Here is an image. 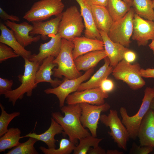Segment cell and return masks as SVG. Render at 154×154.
<instances>
[{
    "label": "cell",
    "instance_id": "52a82bcc",
    "mask_svg": "<svg viewBox=\"0 0 154 154\" xmlns=\"http://www.w3.org/2000/svg\"><path fill=\"white\" fill-rule=\"evenodd\" d=\"M141 69L138 63L131 64L123 59L114 67L112 74L116 80L125 83L131 89L137 90L145 84L141 75Z\"/></svg>",
    "mask_w": 154,
    "mask_h": 154
},
{
    "label": "cell",
    "instance_id": "8fae6325",
    "mask_svg": "<svg viewBox=\"0 0 154 154\" xmlns=\"http://www.w3.org/2000/svg\"><path fill=\"white\" fill-rule=\"evenodd\" d=\"M81 109L80 120L83 126L88 128L91 135L96 137L97 130L101 114L108 111L110 108L107 103L96 105L86 103L80 104Z\"/></svg>",
    "mask_w": 154,
    "mask_h": 154
},
{
    "label": "cell",
    "instance_id": "f35d334b",
    "mask_svg": "<svg viewBox=\"0 0 154 154\" xmlns=\"http://www.w3.org/2000/svg\"><path fill=\"white\" fill-rule=\"evenodd\" d=\"M137 55L136 53L129 49L124 53L123 59L126 61L131 63L136 60Z\"/></svg>",
    "mask_w": 154,
    "mask_h": 154
},
{
    "label": "cell",
    "instance_id": "44dd1931",
    "mask_svg": "<svg viewBox=\"0 0 154 154\" xmlns=\"http://www.w3.org/2000/svg\"><path fill=\"white\" fill-rule=\"evenodd\" d=\"M62 14L54 18L47 21H35L32 22L33 28L30 32V35L32 36L39 34L43 40H46L47 36L58 33L60 22L61 19Z\"/></svg>",
    "mask_w": 154,
    "mask_h": 154
},
{
    "label": "cell",
    "instance_id": "484cf974",
    "mask_svg": "<svg viewBox=\"0 0 154 154\" xmlns=\"http://www.w3.org/2000/svg\"><path fill=\"white\" fill-rule=\"evenodd\" d=\"M94 20L97 28L107 34L114 22L106 7L90 5Z\"/></svg>",
    "mask_w": 154,
    "mask_h": 154
},
{
    "label": "cell",
    "instance_id": "8992f818",
    "mask_svg": "<svg viewBox=\"0 0 154 154\" xmlns=\"http://www.w3.org/2000/svg\"><path fill=\"white\" fill-rule=\"evenodd\" d=\"M64 7L62 0H40L33 4L23 18L31 22L42 21L61 14Z\"/></svg>",
    "mask_w": 154,
    "mask_h": 154
},
{
    "label": "cell",
    "instance_id": "cb8c5ba5",
    "mask_svg": "<svg viewBox=\"0 0 154 154\" xmlns=\"http://www.w3.org/2000/svg\"><path fill=\"white\" fill-rule=\"evenodd\" d=\"M104 64L87 81L82 83L77 91L86 89L99 87L102 82L112 73L114 67L110 65V62L108 57L104 59Z\"/></svg>",
    "mask_w": 154,
    "mask_h": 154
},
{
    "label": "cell",
    "instance_id": "8d00e7d4",
    "mask_svg": "<svg viewBox=\"0 0 154 154\" xmlns=\"http://www.w3.org/2000/svg\"><path fill=\"white\" fill-rule=\"evenodd\" d=\"M114 84L113 81L106 78L102 82L99 87L104 92L108 93L114 90Z\"/></svg>",
    "mask_w": 154,
    "mask_h": 154
},
{
    "label": "cell",
    "instance_id": "5b68a950",
    "mask_svg": "<svg viewBox=\"0 0 154 154\" xmlns=\"http://www.w3.org/2000/svg\"><path fill=\"white\" fill-rule=\"evenodd\" d=\"M154 97L153 88L147 87L144 90V96L140 108L135 115L129 116L125 108L121 107L120 108L121 122L128 131L129 138L135 140L137 137L141 123L144 116L150 109L151 102Z\"/></svg>",
    "mask_w": 154,
    "mask_h": 154
},
{
    "label": "cell",
    "instance_id": "60d3db41",
    "mask_svg": "<svg viewBox=\"0 0 154 154\" xmlns=\"http://www.w3.org/2000/svg\"><path fill=\"white\" fill-rule=\"evenodd\" d=\"M88 153L89 154H106V151L98 145L93 148L91 147Z\"/></svg>",
    "mask_w": 154,
    "mask_h": 154
},
{
    "label": "cell",
    "instance_id": "2e32d148",
    "mask_svg": "<svg viewBox=\"0 0 154 154\" xmlns=\"http://www.w3.org/2000/svg\"><path fill=\"white\" fill-rule=\"evenodd\" d=\"M5 24L13 31L17 40L24 47L33 42L38 41L41 38L40 35L34 36L30 35L33 26L27 22L24 21L18 24L15 22L7 20Z\"/></svg>",
    "mask_w": 154,
    "mask_h": 154
},
{
    "label": "cell",
    "instance_id": "d4e9b609",
    "mask_svg": "<svg viewBox=\"0 0 154 154\" xmlns=\"http://www.w3.org/2000/svg\"><path fill=\"white\" fill-rule=\"evenodd\" d=\"M107 57L104 50L94 51L79 56L74 62L79 71H86L94 68L100 61Z\"/></svg>",
    "mask_w": 154,
    "mask_h": 154
},
{
    "label": "cell",
    "instance_id": "b9f144b4",
    "mask_svg": "<svg viewBox=\"0 0 154 154\" xmlns=\"http://www.w3.org/2000/svg\"><path fill=\"white\" fill-rule=\"evenodd\" d=\"M108 0H87L90 5H100L106 7Z\"/></svg>",
    "mask_w": 154,
    "mask_h": 154
},
{
    "label": "cell",
    "instance_id": "277c9868",
    "mask_svg": "<svg viewBox=\"0 0 154 154\" xmlns=\"http://www.w3.org/2000/svg\"><path fill=\"white\" fill-rule=\"evenodd\" d=\"M82 18L75 5L62 12L58 31L62 38L72 41L74 38L80 37L84 28Z\"/></svg>",
    "mask_w": 154,
    "mask_h": 154
},
{
    "label": "cell",
    "instance_id": "d6a6232c",
    "mask_svg": "<svg viewBox=\"0 0 154 154\" xmlns=\"http://www.w3.org/2000/svg\"><path fill=\"white\" fill-rule=\"evenodd\" d=\"M1 114L0 116V137L2 136L8 130V126L11 121L15 117L19 116V112H16L11 114L8 113L5 110V108L0 103Z\"/></svg>",
    "mask_w": 154,
    "mask_h": 154
},
{
    "label": "cell",
    "instance_id": "836d02e7",
    "mask_svg": "<svg viewBox=\"0 0 154 154\" xmlns=\"http://www.w3.org/2000/svg\"><path fill=\"white\" fill-rule=\"evenodd\" d=\"M19 56L10 47L0 42V63L11 58H17Z\"/></svg>",
    "mask_w": 154,
    "mask_h": 154
},
{
    "label": "cell",
    "instance_id": "ba28073f",
    "mask_svg": "<svg viewBox=\"0 0 154 154\" xmlns=\"http://www.w3.org/2000/svg\"><path fill=\"white\" fill-rule=\"evenodd\" d=\"M135 12L133 8L122 18L113 23L108 35L113 42L127 48L129 47L133 31V20Z\"/></svg>",
    "mask_w": 154,
    "mask_h": 154
},
{
    "label": "cell",
    "instance_id": "c3c4849f",
    "mask_svg": "<svg viewBox=\"0 0 154 154\" xmlns=\"http://www.w3.org/2000/svg\"><path fill=\"white\" fill-rule=\"evenodd\" d=\"M153 89H154V86H153Z\"/></svg>",
    "mask_w": 154,
    "mask_h": 154
},
{
    "label": "cell",
    "instance_id": "603a6c76",
    "mask_svg": "<svg viewBox=\"0 0 154 154\" xmlns=\"http://www.w3.org/2000/svg\"><path fill=\"white\" fill-rule=\"evenodd\" d=\"M63 129L62 127L52 117L51 118V124L50 127L44 133L40 134H37L35 133H30L25 136V137H32L38 141L45 143L49 148H56L55 143L56 140L55 136L61 133H63Z\"/></svg>",
    "mask_w": 154,
    "mask_h": 154
},
{
    "label": "cell",
    "instance_id": "f1b7e54d",
    "mask_svg": "<svg viewBox=\"0 0 154 154\" xmlns=\"http://www.w3.org/2000/svg\"><path fill=\"white\" fill-rule=\"evenodd\" d=\"M135 13L145 19L154 21V11L151 0H133Z\"/></svg>",
    "mask_w": 154,
    "mask_h": 154
},
{
    "label": "cell",
    "instance_id": "d6986e66",
    "mask_svg": "<svg viewBox=\"0 0 154 154\" xmlns=\"http://www.w3.org/2000/svg\"><path fill=\"white\" fill-rule=\"evenodd\" d=\"M99 31L104 43V50L110 62V65L114 67L123 59L124 53L129 48L112 41L106 33Z\"/></svg>",
    "mask_w": 154,
    "mask_h": 154
},
{
    "label": "cell",
    "instance_id": "7c38bea8",
    "mask_svg": "<svg viewBox=\"0 0 154 154\" xmlns=\"http://www.w3.org/2000/svg\"><path fill=\"white\" fill-rule=\"evenodd\" d=\"M108 97V93L98 87L74 92L67 97L66 103L67 104L86 103L100 105L105 103V99Z\"/></svg>",
    "mask_w": 154,
    "mask_h": 154
},
{
    "label": "cell",
    "instance_id": "7dc6e473",
    "mask_svg": "<svg viewBox=\"0 0 154 154\" xmlns=\"http://www.w3.org/2000/svg\"><path fill=\"white\" fill-rule=\"evenodd\" d=\"M152 3H153V7L154 11V0H152Z\"/></svg>",
    "mask_w": 154,
    "mask_h": 154
},
{
    "label": "cell",
    "instance_id": "ffe728a7",
    "mask_svg": "<svg viewBox=\"0 0 154 154\" xmlns=\"http://www.w3.org/2000/svg\"><path fill=\"white\" fill-rule=\"evenodd\" d=\"M55 58L51 56L43 60L36 74L35 83L36 84L42 82H47L49 83L53 88H55L62 82L63 80H60L57 79L53 80L51 78V76L53 75L54 73L52 70L57 66L53 62Z\"/></svg>",
    "mask_w": 154,
    "mask_h": 154
},
{
    "label": "cell",
    "instance_id": "30bf717a",
    "mask_svg": "<svg viewBox=\"0 0 154 154\" xmlns=\"http://www.w3.org/2000/svg\"><path fill=\"white\" fill-rule=\"evenodd\" d=\"M94 71V68H91L86 70L84 74L74 79H70L64 77L62 82L58 86L46 89L44 92L47 94L55 95L59 100V106L61 108L64 106L67 97L71 93L77 91L80 85L91 77Z\"/></svg>",
    "mask_w": 154,
    "mask_h": 154
},
{
    "label": "cell",
    "instance_id": "f6af8a7d",
    "mask_svg": "<svg viewBox=\"0 0 154 154\" xmlns=\"http://www.w3.org/2000/svg\"><path fill=\"white\" fill-rule=\"evenodd\" d=\"M130 7L132 6L133 0H123Z\"/></svg>",
    "mask_w": 154,
    "mask_h": 154
},
{
    "label": "cell",
    "instance_id": "ee69618b",
    "mask_svg": "<svg viewBox=\"0 0 154 154\" xmlns=\"http://www.w3.org/2000/svg\"><path fill=\"white\" fill-rule=\"evenodd\" d=\"M149 46L151 49L154 54V40H152L151 43L149 45Z\"/></svg>",
    "mask_w": 154,
    "mask_h": 154
},
{
    "label": "cell",
    "instance_id": "bcb514c9",
    "mask_svg": "<svg viewBox=\"0 0 154 154\" xmlns=\"http://www.w3.org/2000/svg\"><path fill=\"white\" fill-rule=\"evenodd\" d=\"M150 108L154 110V97L151 102L150 106Z\"/></svg>",
    "mask_w": 154,
    "mask_h": 154
},
{
    "label": "cell",
    "instance_id": "7bdbcfd3",
    "mask_svg": "<svg viewBox=\"0 0 154 154\" xmlns=\"http://www.w3.org/2000/svg\"><path fill=\"white\" fill-rule=\"evenodd\" d=\"M123 152L119 151L117 150H108L106 151V154H123Z\"/></svg>",
    "mask_w": 154,
    "mask_h": 154
},
{
    "label": "cell",
    "instance_id": "ab89813d",
    "mask_svg": "<svg viewBox=\"0 0 154 154\" xmlns=\"http://www.w3.org/2000/svg\"><path fill=\"white\" fill-rule=\"evenodd\" d=\"M141 74L142 77L154 78V68H148L144 69L141 68Z\"/></svg>",
    "mask_w": 154,
    "mask_h": 154
},
{
    "label": "cell",
    "instance_id": "9c48e42d",
    "mask_svg": "<svg viewBox=\"0 0 154 154\" xmlns=\"http://www.w3.org/2000/svg\"><path fill=\"white\" fill-rule=\"evenodd\" d=\"M100 120L106 126L109 127L110 131L108 132V133L118 147L126 151L129 135L126 127L118 117L117 112L110 110L108 115H101Z\"/></svg>",
    "mask_w": 154,
    "mask_h": 154
},
{
    "label": "cell",
    "instance_id": "7402d4cb",
    "mask_svg": "<svg viewBox=\"0 0 154 154\" xmlns=\"http://www.w3.org/2000/svg\"><path fill=\"white\" fill-rule=\"evenodd\" d=\"M0 42L11 47L19 56L24 59H29L32 55L31 52L26 49L20 44L15 37L13 31L2 23H0Z\"/></svg>",
    "mask_w": 154,
    "mask_h": 154
},
{
    "label": "cell",
    "instance_id": "9a60e30c",
    "mask_svg": "<svg viewBox=\"0 0 154 154\" xmlns=\"http://www.w3.org/2000/svg\"><path fill=\"white\" fill-rule=\"evenodd\" d=\"M140 145L154 148V110L149 109L143 117L137 134Z\"/></svg>",
    "mask_w": 154,
    "mask_h": 154
},
{
    "label": "cell",
    "instance_id": "3957f363",
    "mask_svg": "<svg viewBox=\"0 0 154 154\" xmlns=\"http://www.w3.org/2000/svg\"><path fill=\"white\" fill-rule=\"evenodd\" d=\"M74 45L72 42L62 38L61 46L58 56L54 59L53 62L56 64L57 68L53 69V76L61 78L62 76L72 79L82 75L77 69L73 58L72 52Z\"/></svg>",
    "mask_w": 154,
    "mask_h": 154
},
{
    "label": "cell",
    "instance_id": "ac0fdd59",
    "mask_svg": "<svg viewBox=\"0 0 154 154\" xmlns=\"http://www.w3.org/2000/svg\"><path fill=\"white\" fill-rule=\"evenodd\" d=\"M72 41L74 45L72 54L74 60L79 56L88 52L104 50L102 40L80 36L74 38Z\"/></svg>",
    "mask_w": 154,
    "mask_h": 154
},
{
    "label": "cell",
    "instance_id": "e575fe53",
    "mask_svg": "<svg viewBox=\"0 0 154 154\" xmlns=\"http://www.w3.org/2000/svg\"><path fill=\"white\" fill-rule=\"evenodd\" d=\"M153 148L150 147L139 146L134 143H133L129 153L130 154H148L153 151Z\"/></svg>",
    "mask_w": 154,
    "mask_h": 154
},
{
    "label": "cell",
    "instance_id": "4316f807",
    "mask_svg": "<svg viewBox=\"0 0 154 154\" xmlns=\"http://www.w3.org/2000/svg\"><path fill=\"white\" fill-rule=\"evenodd\" d=\"M21 131L18 128L11 127L0 137V152H4L19 145V140L23 138L21 136Z\"/></svg>",
    "mask_w": 154,
    "mask_h": 154
},
{
    "label": "cell",
    "instance_id": "5bb4252c",
    "mask_svg": "<svg viewBox=\"0 0 154 154\" xmlns=\"http://www.w3.org/2000/svg\"><path fill=\"white\" fill-rule=\"evenodd\" d=\"M48 37L51 38L50 40L47 42L41 43L38 53L32 54L29 60L40 64L46 58L51 56L56 58L58 56L61 47L62 38L58 33L51 35Z\"/></svg>",
    "mask_w": 154,
    "mask_h": 154
},
{
    "label": "cell",
    "instance_id": "e0dca14e",
    "mask_svg": "<svg viewBox=\"0 0 154 154\" xmlns=\"http://www.w3.org/2000/svg\"><path fill=\"white\" fill-rule=\"evenodd\" d=\"M79 5L80 13L84 19L85 37L94 39L102 40L99 31L95 24L90 4L87 0H75Z\"/></svg>",
    "mask_w": 154,
    "mask_h": 154
},
{
    "label": "cell",
    "instance_id": "4dcf8cb0",
    "mask_svg": "<svg viewBox=\"0 0 154 154\" xmlns=\"http://www.w3.org/2000/svg\"><path fill=\"white\" fill-rule=\"evenodd\" d=\"M102 140L91 135L82 137L79 140V143L76 146L73 151L74 154H86L91 147L99 145V143Z\"/></svg>",
    "mask_w": 154,
    "mask_h": 154
},
{
    "label": "cell",
    "instance_id": "6da1fadb",
    "mask_svg": "<svg viewBox=\"0 0 154 154\" xmlns=\"http://www.w3.org/2000/svg\"><path fill=\"white\" fill-rule=\"evenodd\" d=\"M60 109L64 116L59 112H55L52 113V117L62 127L63 134L67 135L70 141L76 144L81 138L91 135L81 123L80 104H68Z\"/></svg>",
    "mask_w": 154,
    "mask_h": 154
},
{
    "label": "cell",
    "instance_id": "74e56055",
    "mask_svg": "<svg viewBox=\"0 0 154 154\" xmlns=\"http://www.w3.org/2000/svg\"><path fill=\"white\" fill-rule=\"evenodd\" d=\"M0 17L3 20H9L14 22L20 21V19L18 17L7 14L1 7H0Z\"/></svg>",
    "mask_w": 154,
    "mask_h": 154
},
{
    "label": "cell",
    "instance_id": "d590c367",
    "mask_svg": "<svg viewBox=\"0 0 154 154\" xmlns=\"http://www.w3.org/2000/svg\"><path fill=\"white\" fill-rule=\"evenodd\" d=\"M13 81L11 80L0 78V94L4 95L12 90Z\"/></svg>",
    "mask_w": 154,
    "mask_h": 154
},
{
    "label": "cell",
    "instance_id": "1f68e13d",
    "mask_svg": "<svg viewBox=\"0 0 154 154\" xmlns=\"http://www.w3.org/2000/svg\"><path fill=\"white\" fill-rule=\"evenodd\" d=\"M25 142L20 143L18 146L8 151L6 154H38L35 148V144L38 140L32 137H29Z\"/></svg>",
    "mask_w": 154,
    "mask_h": 154
},
{
    "label": "cell",
    "instance_id": "83f0119b",
    "mask_svg": "<svg viewBox=\"0 0 154 154\" xmlns=\"http://www.w3.org/2000/svg\"><path fill=\"white\" fill-rule=\"evenodd\" d=\"M106 7L114 22L123 17L131 8L123 0H108Z\"/></svg>",
    "mask_w": 154,
    "mask_h": 154
},
{
    "label": "cell",
    "instance_id": "7a4b0ae2",
    "mask_svg": "<svg viewBox=\"0 0 154 154\" xmlns=\"http://www.w3.org/2000/svg\"><path fill=\"white\" fill-rule=\"evenodd\" d=\"M24 60V71L23 74L18 76L21 84L16 89L6 93L4 96L8 99L13 106H15L18 99L22 100L26 94L28 97H31L33 90L37 87L35 83V75L40 64L38 62H32L29 59Z\"/></svg>",
    "mask_w": 154,
    "mask_h": 154
},
{
    "label": "cell",
    "instance_id": "f546056e",
    "mask_svg": "<svg viewBox=\"0 0 154 154\" xmlns=\"http://www.w3.org/2000/svg\"><path fill=\"white\" fill-rule=\"evenodd\" d=\"M76 145L69 139L62 138L57 149L47 148L43 146L40 147L39 149L44 154H70L74 151Z\"/></svg>",
    "mask_w": 154,
    "mask_h": 154
},
{
    "label": "cell",
    "instance_id": "4fadbf2b",
    "mask_svg": "<svg viewBox=\"0 0 154 154\" xmlns=\"http://www.w3.org/2000/svg\"><path fill=\"white\" fill-rule=\"evenodd\" d=\"M132 39L139 46H145L150 40H154V22L145 19L135 13L133 20Z\"/></svg>",
    "mask_w": 154,
    "mask_h": 154
}]
</instances>
